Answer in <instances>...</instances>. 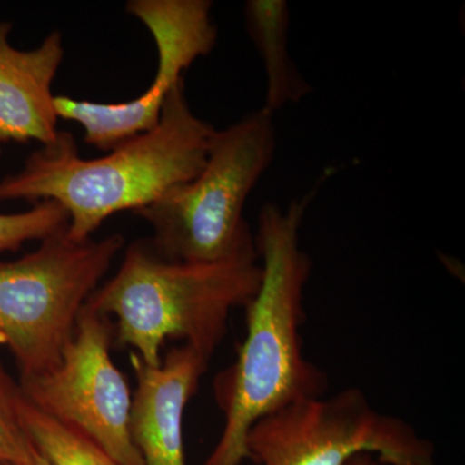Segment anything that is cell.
I'll list each match as a JSON object with an SVG mask.
<instances>
[{
	"label": "cell",
	"instance_id": "cell-1",
	"mask_svg": "<svg viewBox=\"0 0 465 465\" xmlns=\"http://www.w3.org/2000/svg\"><path fill=\"white\" fill-rule=\"evenodd\" d=\"M313 193L286 210L265 203L259 215L256 250L262 282L246 309V336L237 358L213 381L225 423L203 465H242L249 460L247 437L260 419L296 401L322 397L326 372L302 351L304 292L311 258L300 244V229Z\"/></svg>",
	"mask_w": 465,
	"mask_h": 465
},
{
	"label": "cell",
	"instance_id": "cell-2",
	"mask_svg": "<svg viewBox=\"0 0 465 465\" xmlns=\"http://www.w3.org/2000/svg\"><path fill=\"white\" fill-rule=\"evenodd\" d=\"M215 130L193 112L183 82L171 92L154 128L104 157L82 158L74 136L60 131L17 173L0 180V202H57L69 215L67 235L85 241L108 217L128 210L136 213L191 182L206 162Z\"/></svg>",
	"mask_w": 465,
	"mask_h": 465
},
{
	"label": "cell",
	"instance_id": "cell-3",
	"mask_svg": "<svg viewBox=\"0 0 465 465\" xmlns=\"http://www.w3.org/2000/svg\"><path fill=\"white\" fill-rule=\"evenodd\" d=\"M258 250L215 262L162 258L148 241L125 250L114 277L85 302L101 316L116 317V341L134 349L146 365L162 363L167 339H177L208 362L225 338L235 308L258 292Z\"/></svg>",
	"mask_w": 465,
	"mask_h": 465
},
{
	"label": "cell",
	"instance_id": "cell-4",
	"mask_svg": "<svg viewBox=\"0 0 465 465\" xmlns=\"http://www.w3.org/2000/svg\"><path fill=\"white\" fill-rule=\"evenodd\" d=\"M275 149L274 115L264 108L215 130L197 176L136 213L152 226L155 252L173 262H215L256 250L244 206Z\"/></svg>",
	"mask_w": 465,
	"mask_h": 465
},
{
	"label": "cell",
	"instance_id": "cell-5",
	"mask_svg": "<svg viewBox=\"0 0 465 465\" xmlns=\"http://www.w3.org/2000/svg\"><path fill=\"white\" fill-rule=\"evenodd\" d=\"M66 228L23 258L0 262V345L20 379L60 363L82 309L124 247L121 234L74 241Z\"/></svg>",
	"mask_w": 465,
	"mask_h": 465
},
{
	"label": "cell",
	"instance_id": "cell-6",
	"mask_svg": "<svg viewBox=\"0 0 465 465\" xmlns=\"http://www.w3.org/2000/svg\"><path fill=\"white\" fill-rule=\"evenodd\" d=\"M256 465H347L367 452L385 465H434L436 449L414 427L379 411L360 388L290 403L247 437Z\"/></svg>",
	"mask_w": 465,
	"mask_h": 465
},
{
	"label": "cell",
	"instance_id": "cell-7",
	"mask_svg": "<svg viewBox=\"0 0 465 465\" xmlns=\"http://www.w3.org/2000/svg\"><path fill=\"white\" fill-rule=\"evenodd\" d=\"M110 344L109 317L84 305L60 363L18 381L30 405L84 434L116 463L143 465L130 433L133 394Z\"/></svg>",
	"mask_w": 465,
	"mask_h": 465
},
{
	"label": "cell",
	"instance_id": "cell-8",
	"mask_svg": "<svg viewBox=\"0 0 465 465\" xmlns=\"http://www.w3.org/2000/svg\"><path fill=\"white\" fill-rule=\"evenodd\" d=\"M210 0H131L125 11L142 21L158 52L154 79L145 91L122 103H92L54 96L58 118L76 122L84 142L103 152L152 130L161 119L171 92L198 60L213 52L217 42Z\"/></svg>",
	"mask_w": 465,
	"mask_h": 465
},
{
	"label": "cell",
	"instance_id": "cell-9",
	"mask_svg": "<svg viewBox=\"0 0 465 465\" xmlns=\"http://www.w3.org/2000/svg\"><path fill=\"white\" fill-rule=\"evenodd\" d=\"M137 387L131 406L130 433L143 465H186L183 423L208 361L183 344L153 367L131 353Z\"/></svg>",
	"mask_w": 465,
	"mask_h": 465
},
{
	"label": "cell",
	"instance_id": "cell-10",
	"mask_svg": "<svg viewBox=\"0 0 465 465\" xmlns=\"http://www.w3.org/2000/svg\"><path fill=\"white\" fill-rule=\"evenodd\" d=\"M12 27L0 23V143L48 145L60 134L52 85L65 57L63 35L21 51L9 43Z\"/></svg>",
	"mask_w": 465,
	"mask_h": 465
},
{
	"label": "cell",
	"instance_id": "cell-11",
	"mask_svg": "<svg viewBox=\"0 0 465 465\" xmlns=\"http://www.w3.org/2000/svg\"><path fill=\"white\" fill-rule=\"evenodd\" d=\"M244 25L255 45L266 76L262 108L271 114L311 94L313 87L291 58L289 51L290 7L286 0H247Z\"/></svg>",
	"mask_w": 465,
	"mask_h": 465
},
{
	"label": "cell",
	"instance_id": "cell-12",
	"mask_svg": "<svg viewBox=\"0 0 465 465\" xmlns=\"http://www.w3.org/2000/svg\"><path fill=\"white\" fill-rule=\"evenodd\" d=\"M20 416L34 448L51 465H121L94 440L43 414L25 397L21 401Z\"/></svg>",
	"mask_w": 465,
	"mask_h": 465
},
{
	"label": "cell",
	"instance_id": "cell-13",
	"mask_svg": "<svg viewBox=\"0 0 465 465\" xmlns=\"http://www.w3.org/2000/svg\"><path fill=\"white\" fill-rule=\"evenodd\" d=\"M0 143V157H2ZM69 215L54 201L36 202L30 210L17 213H0V253L17 251L29 241H43L65 229Z\"/></svg>",
	"mask_w": 465,
	"mask_h": 465
},
{
	"label": "cell",
	"instance_id": "cell-14",
	"mask_svg": "<svg viewBox=\"0 0 465 465\" xmlns=\"http://www.w3.org/2000/svg\"><path fill=\"white\" fill-rule=\"evenodd\" d=\"M20 381H15L0 361V463L23 465L33 448L20 416Z\"/></svg>",
	"mask_w": 465,
	"mask_h": 465
},
{
	"label": "cell",
	"instance_id": "cell-15",
	"mask_svg": "<svg viewBox=\"0 0 465 465\" xmlns=\"http://www.w3.org/2000/svg\"><path fill=\"white\" fill-rule=\"evenodd\" d=\"M347 465H385L379 460L378 458L374 457L372 454H367V452H362V454H358L356 457L351 459L348 461Z\"/></svg>",
	"mask_w": 465,
	"mask_h": 465
},
{
	"label": "cell",
	"instance_id": "cell-16",
	"mask_svg": "<svg viewBox=\"0 0 465 465\" xmlns=\"http://www.w3.org/2000/svg\"><path fill=\"white\" fill-rule=\"evenodd\" d=\"M23 465H51L50 461L47 460V459H45L42 457L41 454H39L38 450L35 448L30 449L29 454H27V457L25 460H24Z\"/></svg>",
	"mask_w": 465,
	"mask_h": 465
},
{
	"label": "cell",
	"instance_id": "cell-17",
	"mask_svg": "<svg viewBox=\"0 0 465 465\" xmlns=\"http://www.w3.org/2000/svg\"><path fill=\"white\" fill-rule=\"evenodd\" d=\"M0 465H8V464H5V463H0Z\"/></svg>",
	"mask_w": 465,
	"mask_h": 465
}]
</instances>
